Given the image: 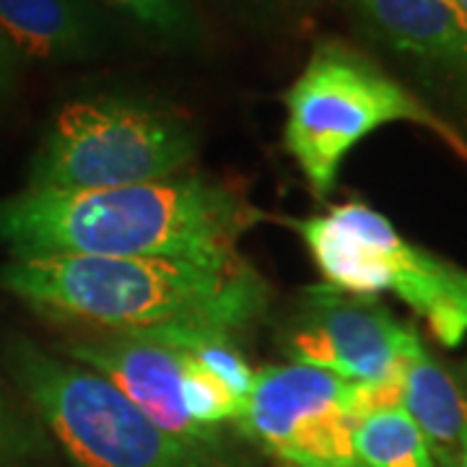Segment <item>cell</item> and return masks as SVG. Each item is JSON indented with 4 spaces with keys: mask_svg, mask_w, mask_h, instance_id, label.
<instances>
[{
    "mask_svg": "<svg viewBox=\"0 0 467 467\" xmlns=\"http://www.w3.org/2000/svg\"><path fill=\"white\" fill-rule=\"evenodd\" d=\"M18 52L14 50V45L5 39V34L0 32V107L5 104V99L11 97L14 86H16L18 76Z\"/></svg>",
    "mask_w": 467,
    "mask_h": 467,
    "instance_id": "obj_16",
    "label": "cell"
},
{
    "mask_svg": "<svg viewBox=\"0 0 467 467\" xmlns=\"http://www.w3.org/2000/svg\"><path fill=\"white\" fill-rule=\"evenodd\" d=\"M244 5H252V8H273V5H281L284 0H239Z\"/></svg>",
    "mask_w": 467,
    "mask_h": 467,
    "instance_id": "obj_17",
    "label": "cell"
},
{
    "mask_svg": "<svg viewBox=\"0 0 467 467\" xmlns=\"http://www.w3.org/2000/svg\"><path fill=\"white\" fill-rule=\"evenodd\" d=\"M47 460L45 426L0 389V467H42Z\"/></svg>",
    "mask_w": 467,
    "mask_h": 467,
    "instance_id": "obj_14",
    "label": "cell"
},
{
    "mask_svg": "<svg viewBox=\"0 0 467 467\" xmlns=\"http://www.w3.org/2000/svg\"><path fill=\"white\" fill-rule=\"evenodd\" d=\"M198 153L195 125L167 104L130 94L66 101L50 119L26 190L91 192L180 177Z\"/></svg>",
    "mask_w": 467,
    "mask_h": 467,
    "instance_id": "obj_5",
    "label": "cell"
},
{
    "mask_svg": "<svg viewBox=\"0 0 467 467\" xmlns=\"http://www.w3.org/2000/svg\"><path fill=\"white\" fill-rule=\"evenodd\" d=\"M356 384L330 371L273 364L257 371L236 426L284 467H367L353 444Z\"/></svg>",
    "mask_w": 467,
    "mask_h": 467,
    "instance_id": "obj_8",
    "label": "cell"
},
{
    "mask_svg": "<svg viewBox=\"0 0 467 467\" xmlns=\"http://www.w3.org/2000/svg\"><path fill=\"white\" fill-rule=\"evenodd\" d=\"M353 444L367 467H436L426 436L402 405L374 408L356 418Z\"/></svg>",
    "mask_w": 467,
    "mask_h": 467,
    "instance_id": "obj_13",
    "label": "cell"
},
{
    "mask_svg": "<svg viewBox=\"0 0 467 467\" xmlns=\"http://www.w3.org/2000/svg\"><path fill=\"white\" fill-rule=\"evenodd\" d=\"M285 150L317 198L335 190L340 167L367 135L389 122H413L467 161V140L400 78L358 47L319 39L284 94Z\"/></svg>",
    "mask_w": 467,
    "mask_h": 467,
    "instance_id": "obj_3",
    "label": "cell"
},
{
    "mask_svg": "<svg viewBox=\"0 0 467 467\" xmlns=\"http://www.w3.org/2000/svg\"><path fill=\"white\" fill-rule=\"evenodd\" d=\"M0 288L34 312L109 335L201 327L242 333L267 312L265 278L242 257H11Z\"/></svg>",
    "mask_w": 467,
    "mask_h": 467,
    "instance_id": "obj_2",
    "label": "cell"
},
{
    "mask_svg": "<svg viewBox=\"0 0 467 467\" xmlns=\"http://www.w3.org/2000/svg\"><path fill=\"white\" fill-rule=\"evenodd\" d=\"M460 467H467V436H465V444H462V457H460Z\"/></svg>",
    "mask_w": 467,
    "mask_h": 467,
    "instance_id": "obj_18",
    "label": "cell"
},
{
    "mask_svg": "<svg viewBox=\"0 0 467 467\" xmlns=\"http://www.w3.org/2000/svg\"><path fill=\"white\" fill-rule=\"evenodd\" d=\"M119 14L133 18L150 34L167 42H184L195 36V14L190 0H104Z\"/></svg>",
    "mask_w": 467,
    "mask_h": 467,
    "instance_id": "obj_15",
    "label": "cell"
},
{
    "mask_svg": "<svg viewBox=\"0 0 467 467\" xmlns=\"http://www.w3.org/2000/svg\"><path fill=\"white\" fill-rule=\"evenodd\" d=\"M3 364L36 420L76 467H223L153 423L99 371L50 353L26 335H8Z\"/></svg>",
    "mask_w": 467,
    "mask_h": 467,
    "instance_id": "obj_4",
    "label": "cell"
},
{
    "mask_svg": "<svg viewBox=\"0 0 467 467\" xmlns=\"http://www.w3.org/2000/svg\"><path fill=\"white\" fill-rule=\"evenodd\" d=\"M70 361L99 371L122 395L171 436L218 451V441L192 420L184 402L190 358L182 348L153 335H109L73 340L60 348Z\"/></svg>",
    "mask_w": 467,
    "mask_h": 467,
    "instance_id": "obj_9",
    "label": "cell"
},
{
    "mask_svg": "<svg viewBox=\"0 0 467 467\" xmlns=\"http://www.w3.org/2000/svg\"><path fill=\"white\" fill-rule=\"evenodd\" d=\"M288 364L330 371L361 384L367 410L400 405L402 368L420 335L395 317L377 296L337 285H306L281 325Z\"/></svg>",
    "mask_w": 467,
    "mask_h": 467,
    "instance_id": "obj_7",
    "label": "cell"
},
{
    "mask_svg": "<svg viewBox=\"0 0 467 467\" xmlns=\"http://www.w3.org/2000/svg\"><path fill=\"white\" fill-rule=\"evenodd\" d=\"M0 32L18 57L36 63H78L104 45V21L91 0H0Z\"/></svg>",
    "mask_w": 467,
    "mask_h": 467,
    "instance_id": "obj_11",
    "label": "cell"
},
{
    "mask_svg": "<svg viewBox=\"0 0 467 467\" xmlns=\"http://www.w3.org/2000/svg\"><path fill=\"white\" fill-rule=\"evenodd\" d=\"M400 405L423 431L434 460L460 467L467 436V400L450 371L426 350L423 340L402 368Z\"/></svg>",
    "mask_w": 467,
    "mask_h": 467,
    "instance_id": "obj_12",
    "label": "cell"
},
{
    "mask_svg": "<svg viewBox=\"0 0 467 467\" xmlns=\"http://www.w3.org/2000/svg\"><path fill=\"white\" fill-rule=\"evenodd\" d=\"M327 284L350 294H392L426 319L436 340L457 348L467 335V270L423 250L367 202L288 221Z\"/></svg>",
    "mask_w": 467,
    "mask_h": 467,
    "instance_id": "obj_6",
    "label": "cell"
},
{
    "mask_svg": "<svg viewBox=\"0 0 467 467\" xmlns=\"http://www.w3.org/2000/svg\"><path fill=\"white\" fill-rule=\"evenodd\" d=\"M353 8L377 45L467 104V16L454 0H353Z\"/></svg>",
    "mask_w": 467,
    "mask_h": 467,
    "instance_id": "obj_10",
    "label": "cell"
},
{
    "mask_svg": "<svg viewBox=\"0 0 467 467\" xmlns=\"http://www.w3.org/2000/svg\"><path fill=\"white\" fill-rule=\"evenodd\" d=\"M454 3H457V5H460L462 11H465V16H467V0H454Z\"/></svg>",
    "mask_w": 467,
    "mask_h": 467,
    "instance_id": "obj_19",
    "label": "cell"
},
{
    "mask_svg": "<svg viewBox=\"0 0 467 467\" xmlns=\"http://www.w3.org/2000/svg\"><path fill=\"white\" fill-rule=\"evenodd\" d=\"M260 221L263 211L239 190L187 171L112 190L0 198V242L11 257L229 260Z\"/></svg>",
    "mask_w": 467,
    "mask_h": 467,
    "instance_id": "obj_1",
    "label": "cell"
}]
</instances>
